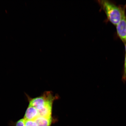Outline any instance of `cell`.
Returning a JSON list of instances; mask_svg holds the SVG:
<instances>
[{
  "mask_svg": "<svg viewBox=\"0 0 126 126\" xmlns=\"http://www.w3.org/2000/svg\"><path fill=\"white\" fill-rule=\"evenodd\" d=\"M38 126H51L52 119L51 117H45L38 116L34 120Z\"/></svg>",
  "mask_w": 126,
  "mask_h": 126,
  "instance_id": "8992f818",
  "label": "cell"
},
{
  "mask_svg": "<svg viewBox=\"0 0 126 126\" xmlns=\"http://www.w3.org/2000/svg\"><path fill=\"white\" fill-rule=\"evenodd\" d=\"M24 119H21L17 121L16 123L15 126H25L24 123Z\"/></svg>",
  "mask_w": 126,
  "mask_h": 126,
  "instance_id": "ba28073f",
  "label": "cell"
},
{
  "mask_svg": "<svg viewBox=\"0 0 126 126\" xmlns=\"http://www.w3.org/2000/svg\"><path fill=\"white\" fill-rule=\"evenodd\" d=\"M24 123L25 126H38L37 123L34 120H25Z\"/></svg>",
  "mask_w": 126,
  "mask_h": 126,
  "instance_id": "52a82bcc",
  "label": "cell"
},
{
  "mask_svg": "<svg viewBox=\"0 0 126 126\" xmlns=\"http://www.w3.org/2000/svg\"><path fill=\"white\" fill-rule=\"evenodd\" d=\"M39 116L38 111L33 107L29 106L24 116L25 120H33Z\"/></svg>",
  "mask_w": 126,
  "mask_h": 126,
  "instance_id": "277c9868",
  "label": "cell"
},
{
  "mask_svg": "<svg viewBox=\"0 0 126 126\" xmlns=\"http://www.w3.org/2000/svg\"><path fill=\"white\" fill-rule=\"evenodd\" d=\"M125 48L126 52V43L125 44Z\"/></svg>",
  "mask_w": 126,
  "mask_h": 126,
  "instance_id": "30bf717a",
  "label": "cell"
},
{
  "mask_svg": "<svg viewBox=\"0 0 126 126\" xmlns=\"http://www.w3.org/2000/svg\"><path fill=\"white\" fill-rule=\"evenodd\" d=\"M55 98L49 92H47L42 96L33 99L30 98L29 106L33 107L39 110L42 109L46 105L53 102Z\"/></svg>",
  "mask_w": 126,
  "mask_h": 126,
  "instance_id": "7a4b0ae2",
  "label": "cell"
},
{
  "mask_svg": "<svg viewBox=\"0 0 126 126\" xmlns=\"http://www.w3.org/2000/svg\"><path fill=\"white\" fill-rule=\"evenodd\" d=\"M53 102L45 105L41 110H38L39 116L45 117H51L52 106Z\"/></svg>",
  "mask_w": 126,
  "mask_h": 126,
  "instance_id": "5b68a950",
  "label": "cell"
},
{
  "mask_svg": "<svg viewBox=\"0 0 126 126\" xmlns=\"http://www.w3.org/2000/svg\"><path fill=\"white\" fill-rule=\"evenodd\" d=\"M123 79L124 80H126V54L125 63H124V70L123 75Z\"/></svg>",
  "mask_w": 126,
  "mask_h": 126,
  "instance_id": "9c48e42d",
  "label": "cell"
},
{
  "mask_svg": "<svg viewBox=\"0 0 126 126\" xmlns=\"http://www.w3.org/2000/svg\"><path fill=\"white\" fill-rule=\"evenodd\" d=\"M99 4L104 11L108 19L116 26L122 18V9L106 0L98 1Z\"/></svg>",
  "mask_w": 126,
  "mask_h": 126,
  "instance_id": "6da1fadb",
  "label": "cell"
},
{
  "mask_svg": "<svg viewBox=\"0 0 126 126\" xmlns=\"http://www.w3.org/2000/svg\"><path fill=\"white\" fill-rule=\"evenodd\" d=\"M117 34L124 44L126 43V16L125 9H122V18L116 26Z\"/></svg>",
  "mask_w": 126,
  "mask_h": 126,
  "instance_id": "3957f363",
  "label": "cell"
}]
</instances>
